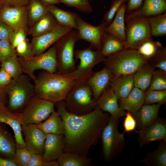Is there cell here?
<instances>
[{
	"label": "cell",
	"instance_id": "cell-48",
	"mask_svg": "<svg viewBox=\"0 0 166 166\" xmlns=\"http://www.w3.org/2000/svg\"><path fill=\"white\" fill-rule=\"evenodd\" d=\"M124 122V132H128L135 130L136 127V121L130 112L127 111Z\"/></svg>",
	"mask_w": 166,
	"mask_h": 166
},
{
	"label": "cell",
	"instance_id": "cell-4",
	"mask_svg": "<svg viewBox=\"0 0 166 166\" xmlns=\"http://www.w3.org/2000/svg\"><path fill=\"white\" fill-rule=\"evenodd\" d=\"M31 78L23 73L12 81L5 88L8 97L7 108L10 111L21 113L29 100L35 95V86L31 82Z\"/></svg>",
	"mask_w": 166,
	"mask_h": 166
},
{
	"label": "cell",
	"instance_id": "cell-17",
	"mask_svg": "<svg viewBox=\"0 0 166 166\" xmlns=\"http://www.w3.org/2000/svg\"><path fill=\"white\" fill-rule=\"evenodd\" d=\"M0 122L8 124L12 128L16 148L26 147L22 136V126L23 125V123L21 113L10 111L5 106L0 107Z\"/></svg>",
	"mask_w": 166,
	"mask_h": 166
},
{
	"label": "cell",
	"instance_id": "cell-26",
	"mask_svg": "<svg viewBox=\"0 0 166 166\" xmlns=\"http://www.w3.org/2000/svg\"><path fill=\"white\" fill-rule=\"evenodd\" d=\"M110 86L118 99L125 98L134 87L133 74L121 75L113 78Z\"/></svg>",
	"mask_w": 166,
	"mask_h": 166
},
{
	"label": "cell",
	"instance_id": "cell-31",
	"mask_svg": "<svg viewBox=\"0 0 166 166\" xmlns=\"http://www.w3.org/2000/svg\"><path fill=\"white\" fill-rule=\"evenodd\" d=\"M125 42L116 37L105 33L100 52L105 57L126 49Z\"/></svg>",
	"mask_w": 166,
	"mask_h": 166
},
{
	"label": "cell",
	"instance_id": "cell-22",
	"mask_svg": "<svg viewBox=\"0 0 166 166\" xmlns=\"http://www.w3.org/2000/svg\"><path fill=\"white\" fill-rule=\"evenodd\" d=\"M160 106L158 104H143L138 111L131 114L136 121L138 130L149 126L157 119Z\"/></svg>",
	"mask_w": 166,
	"mask_h": 166
},
{
	"label": "cell",
	"instance_id": "cell-36",
	"mask_svg": "<svg viewBox=\"0 0 166 166\" xmlns=\"http://www.w3.org/2000/svg\"><path fill=\"white\" fill-rule=\"evenodd\" d=\"M1 66L14 79L17 78L23 73L21 65L16 53L13 56L1 62Z\"/></svg>",
	"mask_w": 166,
	"mask_h": 166
},
{
	"label": "cell",
	"instance_id": "cell-37",
	"mask_svg": "<svg viewBox=\"0 0 166 166\" xmlns=\"http://www.w3.org/2000/svg\"><path fill=\"white\" fill-rule=\"evenodd\" d=\"M162 47L160 42L152 39L144 42L136 50L140 55L150 60Z\"/></svg>",
	"mask_w": 166,
	"mask_h": 166
},
{
	"label": "cell",
	"instance_id": "cell-51",
	"mask_svg": "<svg viewBox=\"0 0 166 166\" xmlns=\"http://www.w3.org/2000/svg\"><path fill=\"white\" fill-rule=\"evenodd\" d=\"M43 162L42 155L31 153L30 158L27 166H42Z\"/></svg>",
	"mask_w": 166,
	"mask_h": 166
},
{
	"label": "cell",
	"instance_id": "cell-41",
	"mask_svg": "<svg viewBox=\"0 0 166 166\" xmlns=\"http://www.w3.org/2000/svg\"><path fill=\"white\" fill-rule=\"evenodd\" d=\"M128 0H115L111 4L109 10L104 15L101 23L105 27L108 26L113 21L117 10L123 3L128 2Z\"/></svg>",
	"mask_w": 166,
	"mask_h": 166
},
{
	"label": "cell",
	"instance_id": "cell-1",
	"mask_svg": "<svg viewBox=\"0 0 166 166\" xmlns=\"http://www.w3.org/2000/svg\"><path fill=\"white\" fill-rule=\"evenodd\" d=\"M55 105L64 123L66 140L64 152L87 156L90 148L99 143L110 115L104 113L97 105L89 113L81 116L69 112L64 100L55 103Z\"/></svg>",
	"mask_w": 166,
	"mask_h": 166
},
{
	"label": "cell",
	"instance_id": "cell-16",
	"mask_svg": "<svg viewBox=\"0 0 166 166\" xmlns=\"http://www.w3.org/2000/svg\"><path fill=\"white\" fill-rule=\"evenodd\" d=\"M26 147L31 153L43 155L46 134L34 124L22 126Z\"/></svg>",
	"mask_w": 166,
	"mask_h": 166
},
{
	"label": "cell",
	"instance_id": "cell-44",
	"mask_svg": "<svg viewBox=\"0 0 166 166\" xmlns=\"http://www.w3.org/2000/svg\"><path fill=\"white\" fill-rule=\"evenodd\" d=\"M15 54V50L12 47L9 40H0L1 63L13 56Z\"/></svg>",
	"mask_w": 166,
	"mask_h": 166
},
{
	"label": "cell",
	"instance_id": "cell-35",
	"mask_svg": "<svg viewBox=\"0 0 166 166\" xmlns=\"http://www.w3.org/2000/svg\"><path fill=\"white\" fill-rule=\"evenodd\" d=\"M150 28L152 36L166 35V13L146 18Z\"/></svg>",
	"mask_w": 166,
	"mask_h": 166
},
{
	"label": "cell",
	"instance_id": "cell-6",
	"mask_svg": "<svg viewBox=\"0 0 166 166\" xmlns=\"http://www.w3.org/2000/svg\"><path fill=\"white\" fill-rule=\"evenodd\" d=\"M119 120L110 116L101 132L102 153L106 162L119 156L125 148V138L124 133H120L118 129Z\"/></svg>",
	"mask_w": 166,
	"mask_h": 166
},
{
	"label": "cell",
	"instance_id": "cell-38",
	"mask_svg": "<svg viewBox=\"0 0 166 166\" xmlns=\"http://www.w3.org/2000/svg\"><path fill=\"white\" fill-rule=\"evenodd\" d=\"M144 104L151 105L156 103L161 105L166 104V89L152 90L147 89L145 92Z\"/></svg>",
	"mask_w": 166,
	"mask_h": 166
},
{
	"label": "cell",
	"instance_id": "cell-32",
	"mask_svg": "<svg viewBox=\"0 0 166 166\" xmlns=\"http://www.w3.org/2000/svg\"><path fill=\"white\" fill-rule=\"evenodd\" d=\"M157 148L147 153L145 157L138 160L148 166H166V140H161Z\"/></svg>",
	"mask_w": 166,
	"mask_h": 166
},
{
	"label": "cell",
	"instance_id": "cell-30",
	"mask_svg": "<svg viewBox=\"0 0 166 166\" xmlns=\"http://www.w3.org/2000/svg\"><path fill=\"white\" fill-rule=\"evenodd\" d=\"M155 70L148 62L142 65L133 74L134 87L145 92L149 87Z\"/></svg>",
	"mask_w": 166,
	"mask_h": 166
},
{
	"label": "cell",
	"instance_id": "cell-54",
	"mask_svg": "<svg viewBox=\"0 0 166 166\" xmlns=\"http://www.w3.org/2000/svg\"><path fill=\"white\" fill-rule=\"evenodd\" d=\"M7 96L5 88L0 87V107L5 106Z\"/></svg>",
	"mask_w": 166,
	"mask_h": 166
},
{
	"label": "cell",
	"instance_id": "cell-9",
	"mask_svg": "<svg viewBox=\"0 0 166 166\" xmlns=\"http://www.w3.org/2000/svg\"><path fill=\"white\" fill-rule=\"evenodd\" d=\"M125 26L126 49H137L144 42L152 39L149 22L141 16L131 18Z\"/></svg>",
	"mask_w": 166,
	"mask_h": 166
},
{
	"label": "cell",
	"instance_id": "cell-55",
	"mask_svg": "<svg viewBox=\"0 0 166 166\" xmlns=\"http://www.w3.org/2000/svg\"><path fill=\"white\" fill-rule=\"evenodd\" d=\"M46 6L58 4L60 3V0H39Z\"/></svg>",
	"mask_w": 166,
	"mask_h": 166
},
{
	"label": "cell",
	"instance_id": "cell-8",
	"mask_svg": "<svg viewBox=\"0 0 166 166\" xmlns=\"http://www.w3.org/2000/svg\"><path fill=\"white\" fill-rule=\"evenodd\" d=\"M94 50L91 46L84 49L74 50L75 61L79 59V64L73 71L63 75L76 80L77 83L85 82L93 73V68L103 62L105 58L100 51Z\"/></svg>",
	"mask_w": 166,
	"mask_h": 166
},
{
	"label": "cell",
	"instance_id": "cell-33",
	"mask_svg": "<svg viewBox=\"0 0 166 166\" xmlns=\"http://www.w3.org/2000/svg\"><path fill=\"white\" fill-rule=\"evenodd\" d=\"M28 7V22L29 27L43 18L48 12V6L39 0H29Z\"/></svg>",
	"mask_w": 166,
	"mask_h": 166
},
{
	"label": "cell",
	"instance_id": "cell-15",
	"mask_svg": "<svg viewBox=\"0 0 166 166\" xmlns=\"http://www.w3.org/2000/svg\"><path fill=\"white\" fill-rule=\"evenodd\" d=\"M136 131L138 135L137 141L140 148L154 141L166 140V121L164 119L158 117L149 126Z\"/></svg>",
	"mask_w": 166,
	"mask_h": 166
},
{
	"label": "cell",
	"instance_id": "cell-27",
	"mask_svg": "<svg viewBox=\"0 0 166 166\" xmlns=\"http://www.w3.org/2000/svg\"><path fill=\"white\" fill-rule=\"evenodd\" d=\"M46 134H64V125L63 119L58 112L53 111L45 121L34 124Z\"/></svg>",
	"mask_w": 166,
	"mask_h": 166
},
{
	"label": "cell",
	"instance_id": "cell-14",
	"mask_svg": "<svg viewBox=\"0 0 166 166\" xmlns=\"http://www.w3.org/2000/svg\"><path fill=\"white\" fill-rule=\"evenodd\" d=\"M73 28L58 24L53 30L45 34L33 37L32 57L43 53L52 45L55 43L61 37Z\"/></svg>",
	"mask_w": 166,
	"mask_h": 166
},
{
	"label": "cell",
	"instance_id": "cell-20",
	"mask_svg": "<svg viewBox=\"0 0 166 166\" xmlns=\"http://www.w3.org/2000/svg\"><path fill=\"white\" fill-rule=\"evenodd\" d=\"M112 79V74L105 66L101 70L93 72L85 81L91 88L93 98L96 101L103 91L109 85Z\"/></svg>",
	"mask_w": 166,
	"mask_h": 166
},
{
	"label": "cell",
	"instance_id": "cell-47",
	"mask_svg": "<svg viewBox=\"0 0 166 166\" xmlns=\"http://www.w3.org/2000/svg\"><path fill=\"white\" fill-rule=\"evenodd\" d=\"M14 32L11 27L0 20V40H10Z\"/></svg>",
	"mask_w": 166,
	"mask_h": 166
},
{
	"label": "cell",
	"instance_id": "cell-23",
	"mask_svg": "<svg viewBox=\"0 0 166 166\" xmlns=\"http://www.w3.org/2000/svg\"><path fill=\"white\" fill-rule=\"evenodd\" d=\"M145 97L144 91L134 87L126 97L118 99V103L121 109L132 114L138 111L144 104Z\"/></svg>",
	"mask_w": 166,
	"mask_h": 166
},
{
	"label": "cell",
	"instance_id": "cell-5",
	"mask_svg": "<svg viewBox=\"0 0 166 166\" xmlns=\"http://www.w3.org/2000/svg\"><path fill=\"white\" fill-rule=\"evenodd\" d=\"M80 39L78 30L73 29L54 43L57 62L56 73L65 74L75 70L74 49L76 43Z\"/></svg>",
	"mask_w": 166,
	"mask_h": 166
},
{
	"label": "cell",
	"instance_id": "cell-57",
	"mask_svg": "<svg viewBox=\"0 0 166 166\" xmlns=\"http://www.w3.org/2000/svg\"><path fill=\"white\" fill-rule=\"evenodd\" d=\"M3 6V5L2 4L1 2L0 1V8Z\"/></svg>",
	"mask_w": 166,
	"mask_h": 166
},
{
	"label": "cell",
	"instance_id": "cell-50",
	"mask_svg": "<svg viewBox=\"0 0 166 166\" xmlns=\"http://www.w3.org/2000/svg\"><path fill=\"white\" fill-rule=\"evenodd\" d=\"M29 0H0L3 6L19 7L27 6Z\"/></svg>",
	"mask_w": 166,
	"mask_h": 166
},
{
	"label": "cell",
	"instance_id": "cell-11",
	"mask_svg": "<svg viewBox=\"0 0 166 166\" xmlns=\"http://www.w3.org/2000/svg\"><path fill=\"white\" fill-rule=\"evenodd\" d=\"M55 103L34 95L21 112L23 125L38 124L46 119L54 110Z\"/></svg>",
	"mask_w": 166,
	"mask_h": 166
},
{
	"label": "cell",
	"instance_id": "cell-28",
	"mask_svg": "<svg viewBox=\"0 0 166 166\" xmlns=\"http://www.w3.org/2000/svg\"><path fill=\"white\" fill-rule=\"evenodd\" d=\"M49 11L60 25L69 26L77 30V19L78 15L73 12L63 10L54 5L48 6Z\"/></svg>",
	"mask_w": 166,
	"mask_h": 166
},
{
	"label": "cell",
	"instance_id": "cell-18",
	"mask_svg": "<svg viewBox=\"0 0 166 166\" xmlns=\"http://www.w3.org/2000/svg\"><path fill=\"white\" fill-rule=\"evenodd\" d=\"M118 99L109 85L96 101V104L102 111L106 112L111 116L120 119L125 115L126 112L119 106Z\"/></svg>",
	"mask_w": 166,
	"mask_h": 166
},
{
	"label": "cell",
	"instance_id": "cell-7",
	"mask_svg": "<svg viewBox=\"0 0 166 166\" xmlns=\"http://www.w3.org/2000/svg\"><path fill=\"white\" fill-rule=\"evenodd\" d=\"M64 101L69 112L79 116L89 113L97 105L91 89L85 82L77 83Z\"/></svg>",
	"mask_w": 166,
	"mask_h": 166
},
{
	"label": "cell",
	"instance_id": "cell-2",
	"mask_svg": "<svg viewBox=\"0 0 166 166\" xmlns=\"http://www.w3.org/2000/svg\"><path fill=\"white\" fill-rule=\"evenodd\" d=\"M35 95L55 103L64 100L77 81L63 75L44 70L34 81Z\"/></svg>",
	"mask_w": 166,
	"mask_h": 166
},
{
	"label": "cell",
	"instance_id": "cell-24",
	"mask_svg": "<svg viewBox=\"0 0 166 166\" xmlns=\"http://www.w3.org/2000/svg\"><path fill=\"white\" fill-rule=\"evenodd\" d=\"M16 148L15 140L3 123L0 122V156L14 160Z\"/></svg>",
	"mask_w": 166,
	"mask_h": 166
},
{
	"label": "cell",
	"instance_id": "cell-45",
	"mask_svg": "<svg viewBox=\"0 0 166 166\" xmlns=\"http://www.w3.org/2000/svg\"><path fill=\"white\" fill-rule=\"evenodd\" d=\"M32 45L27 39L15 48L16 53L18 57L24 58L32 57Z\"/></svg>",
	"mask_w": 166,
	"mask_h": 166
},
{
	"label": "cell",
	"instance_id": "cell-13",
	"mask_svg": "<svg viewBox=\"0 0 166 166\" xmlns=\"http://www.w3.org/2000/svg\"><path fill=\"white\" fill-rule=\"evenodd\" d=\"M77 30L80 39L90 43L93 49L100 51L105 27L101 23L97 26L92 25L85 21L79 15L77 18Z\"/></svg>",
	"mask_w": 166,
	"mask_h": 166
},
{
	"label": "cell",
	"instance_id": "cell-12",
	"mask_svg": "<svg viewBox=\"0 0 166 166\" xmlns=\"http://www.w3.org/2000/svg\"><path fill=\"white\" fill-rule=\"evenodd\" d=\"M27 5L19 7L3 6L0 8V20L14 31L22 29L27 34L29 28Z\"/></svg>",
	"mask_w": 166,
	"mask_h": 166
},
{
	"label": "cell",
	"instance_id": "cell-34",
	"mask_svg": "<svg viewBox=\"0 0 166 166\" xmlns=\"http://www.w3.org/2000/svg\"><path fill=\"white\" fill-rule=\"evenodd\" d=\"M59 166H93L92 158L76 153L65 152L57 160Z\"/></svg>",
	"mask_w": 166,
	"mask_h": 166
},
{
	"label": "cell",
	"instance_id": "cell-42",
	"mask_svg": "<svg viewBox=\"0 0 166 166\" xmlns=\"http://www.w3.org/2000/svg\"><path fill=\"white\" fill-rule=\"evenodd\" d=\"M60 2L68 6L74 7L84 13H90L93 11L91 4L88 0H60Z\"/></svg>",
	"mask_w": 166,
	"mask_h": 166
},
{
	"label": "cell",
	"instance_id": "cell-39",
	"mask_svg": "<svg viewBox=\"0 0 166 166\" xmlns=\"http://www.w3.org/2000/svg\"><path fill=\"white\" fill-rule=\"evenodd\" d=\"M147 89H166V72L160 69L154 71L149 87Z\"/></svg>",
	"mask_w": 166,
	"mask_h": 166
},
{
	"label": "cell",
	"instance_id": "cell-53",
	"mask_svg": "<svg viewBox=\"0 0 166 166\" xmlns=\"http://www.w3.org/2000/svg\"><path fill=\"white\" fill-rule=\"evenodd\" d=\"M0 166H18L14 160H10L0 156Z\"/></svg>",
	"mask_w": 166,
	"mask_h": 166
},
{
	"label": "cell",
	"instance_id": "cell-10",
	"mask_svg": "<svg viewBox=\"0 0 166 166\" xmlns=\"http://www.w3.org/2000/svg\"><path fill=\"white\" fill-rule=\"evenodd\" d=\"M23 73L28 75L34 81L37 77L34 73L35 70L43 69L51 73L57 72V62L55 45L45 53L40 55L24 58L18 57Z\"/></svg>",
	"mask_w": 166,
	"mask_h": 166
},
{
	"label": "cell",
	"instance_id": "cell-19",
	"mask_svg": "<svg viewBox=\"0 0 166 166\" xmlns=\"http://www.w3.org/2000/svg\"><path fill=\"white\" fill-rule=\"evenodd\" d=\"M65 147L64 134H46L43 154L44 162L57 160L64 152Z\"/></svg>",
	"mask_w": 166,
	"mask_h": 166
},
{
	"label": "cell",
	"instance_id": "cell-43",
	"mask_svg": "<svg viewBox=\"0 0 166 166\" xmlns=\"http://www.w3.org/2000/svg\"><path fill=\"white\" fill-rule=\"evenodd\" d=\"M31 153L25 147L17 148L14 160L18 166H27L30 161Z\"/></svg>",
	"mask_w": 166,
	"mask_h": 166
},
{
	"label": "cell",
	"instance_id": "cell-46",
	"mask_svg": "<svg viewBox=\"0 0 166 166\" xmlns=\"http://www.w3.org/2000/svg\"><path fill=\"white\" fill-rule=\"evenodd\" d=\"M26 32L24 30L21 29L15 31L10 39L12 48L15 49L21 42L26 39Z\"/></svg>",
	"mask_w": 166,
	"mask_h": 166
},
{
	"label": "cell",
	"instance_id": "cell-58",
	"mask_svg": "<svg viewBox=\"0 0 166 166\" xmlns=\"http://www.w3.org/2000/svg\"><path fill=\"white\" fill-rule=\"evenodd\" d=\"M89 0V1H91L92 0Z\"/></svg>",
	"mask_w": 166,
	"mask_h": 166
},
{
	"label": "cell",
	"instance_id": "cell-3",
	"mask_svg": "<svg viewBox=\"0 0 166 166\" xmlns=\"http://www.w3.org/2000/svg\"><path fill=\"white\" fill-rule=\"evenodd\" d=\"M149 61L136 49H126L108 56L103 62L105 66L111 72L113 78L121 75L133 74Z\"/></svg>",
	"mask_w": 166,
	"mask_h": 166
},
{
	"label": "cell",
	"instance_id": "cell-40",
	"mask_svg": "<svg viewBox=\"0 0 166 166\" xmlns=\"http://www.w3.org/2000/svg\"><path fill=\"white\" fill-rule=\"evenodd\" d=\"M155 69L157 68L166 72V48L162 47L150 59L148 62Z\"/></svg>",
	"mask_w": 166,
	"mask_h": 166
},
{
	"label": "cell",
	"instance_id": "cell-25",
	"mask_svg": "<svg viewBox=\"0 0 166 166\" xmlns=\"http://www.w3.org/2000/svg\"><path fill=\"white\" fill-rule=\"evenodd\" d=\"M126 7L127 5L125 3L121 6L111 24L105 29V33L111 34L124 42L126 40L124 25Z\"/></svg>",
	"mask_w": 166,
	"mask_h": 166
},
{
	"label": "cell",
	"instance_id": "cell-49",
	"mask_svg": "<svg viewBox=\"0 0 166 166\" xmlns=\"http://www.w3.org/2000/svg\"><path fill=\"white\" fill-rule=\"evenodd\" d=\"M13 79L12 77L3 68L0 69V87L5 88Z\"/></svg>",
	"mask_w": 166,
	"mask_h": 166
},
{
	"label": "cell",
	"instance_id": "cell-21",
	"mask_svg": "<svg viewBox=\"0 0 166 166\" xmlns=\"http://www.w3.org/2000/svg\"><path fill=\"white\" fill-rule=\"evenodd\" d=\"M166 11V0H143L141 6L138 9L125 14V22L136 16L146 18L162 14Z\"/></svg>",
	"mask_w": 166,
	"mask_h": 166
},
{
	"label": "cell",
	"instance_id": "cell-29",
	"mask_svg": "<svg viewBox=\"0 0 166 166\" xmlns=\"http://www.w3.org/2000/svg\"><path fill=\"white\" fill-rule=\"evenodd\" d=\"M57 21L49 11L45 15L29 29L27 34L33 37L46 34L58 25Z\"/></svg>",
	"mask_w": 166,
	"mask_h": 166
},
{
	"label": "cell",
	"instance_id": "cell-56",
	"mask_svg": "<svg viewBox=\"0 0 166 166\" xmlns=\"http://www.w3.org/2000/svg\"><path fill=\"white\" fill-rule=\"evenodd\" d=\"M42 166H59V165L57 160L44 162Z\"/></svg>",
	"mask_w": 166,
	"mask_h": 166
},
{
	"label": "cell",
	"instance_id": "cell-52",
	"mask_svg": "<svg viewBox=\"0 0 166 166\" xmlns=\"http://www.w3.org/2000/svg\"><path fill=\"white\" fill-rule=\"evenodd\" d=\"M143 1V0H128V4L127 5L125 14H128L139 8L141 6Z\"/></svg>",
	"mask_w": 166,
	"mask_h": 166
}]
</instances>
